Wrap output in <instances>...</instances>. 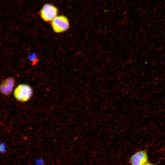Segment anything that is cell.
I'll use <instances>...</instances> for the list:
<instances>
[{
	"instance_id": "cell-6",
	"label": "cell",
	"mask_w": 165,
	"mask_h": 165,
	"mask_svg": "<svg viewBox=\"0 0 165 165\" xmlns=\"http://www.w3.org/2000/svg\"><path fill=\"white\" fill-rule=\"evenodd\" d=\"M5 150V147L3 143L0 144V152H4Z\"/></svg>"
},
{
	"instance_id": "cell-7",
	"label": "cell",
	"mask_w": 165,
	"mask_h": 165,
	"mask_svg": "<svg viewBox=\"0 0 165 165\" xmlns=\"http://www.w3.org/2000/svg\"><path fill=\"white\" fill-rule=\"evenodd\" d=\"M145 165H156L153 163L147 162Z\"/></svg>"
},
{
	"instance_id": "cell-1",
	"label": "cell",
	"mask_w": 165,
	"mask_h": 165,
	"mask_svg": "<svg viewBox=\"0 0 165 165\" xmlns=\"http://www.w3.org/2000/svg\"><path fill=\"white\" fill-rule=\"evenodd\" d=\"M33 90L31 87L26 84H21L17 86L14 90L13 95L18 101L24 102L28 101L31 97Z\"/></svg>"
},
{
	"instance_id": "cell-5",
	"label": "cell",
	"mask_w": 165,
	"mask_h": 165,
	"mask_svg": "<svg viewBox=\"0 0 165 165\" xmlns=\"http://www.w3.org/2000/svg\"><path fill=\"white\" fill-rule=\"evenodd\" d=\"M15 84L14 78L10 77L4 80L0 84V92L3 95H8L12 92Z\"/></svg>"
},
{
	"instance_id": "cell-4",
	"label": "cell",
	"mask_w": 165,
	"mask_h": 165,
	"mask_svg": "<svg viewBox=\"0 0 165 165\" xmlns=\"http://www.w3.org/2000/svg\"><path fill=\"white\" fill-rule=\"evenodd\" d=\"M148 156L145 150L138 151L131 156L130 159L132 165H145L148 162Z\"/></svg>"
},
{
	"instance_id": "cell-2",
	"label": "cell",
	"mask_w": 165,
	"mask_h": 165,
	"mask_svg": "<svg viewBox=\"0 0 165 165\" xmlns=\"http://www.w3.org/2000/svg\"><path fill=\"white\" fill-rule=\"evenodd\" d=\"M51 26L54 32L61 33L68 29L69 23L67 17L64 16H59L56 17L52 20Z\"/></svg>"
},
{
	"instance_id": "cell-3",
	"label": "cell",
	"mask_w": 165,
	"mask_h": 165,
	"mask_svg": "<svg viewBox=\"0 0 165 165\" xmlns=\"http://www.w3.org/2000/svg\"><path fill=\"white\" fill-rule=\"evenodd\" d=\"M58 9L57 7L50 4H45L40 11V16L45 21L52 20L57 16Z\"/></svg>"
}]
</instances>
